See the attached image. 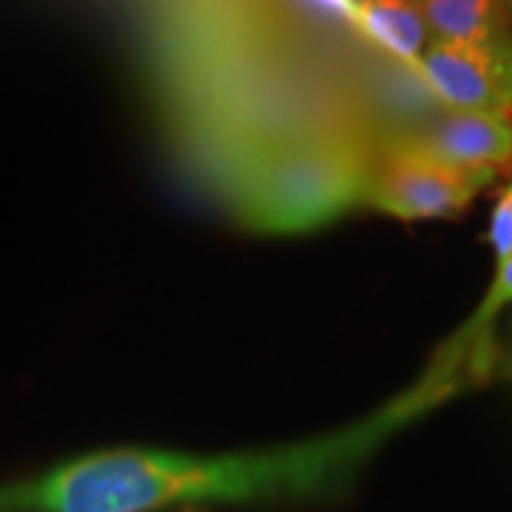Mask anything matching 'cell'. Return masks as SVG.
<instances>
[{"label": "cell", "mask_w": 512, "mask_h": 512, "mask_svg": "<svg viewBox=\"0 0 512 512\" xmlns=\"http://www.w3.org/2000/svg\"><path fill=\"white\" fill-rule=\"evenodd\" d=\"M456 384L421 379L402 399L330 436L288 447L188 456L120 447L66 461L46 476L0 490V512H160L188 504L313 498L348 481L393 433Z\"/></svg>", "instance_id": "cell-1"}, {"label": "cell", "mask_w": 512, "mask_h": 512, "mask_svg": "<svg viewBox=\"0 0 512 512\" xmlns=\"http://www.w3.org/2000/svg\"><path fill=\"white\" fill-rule=\"evenodd\" d=\"M376 151L345 131H293L251 146L231 174L228 202L245 228L302 234L362 208Z\"/></svg>", "instance_id": "cell-2"}, {"label": "cell", "mask_w": 512, "mask_h": 512, "mask_svg": "<svg viewBox=\"0 0 512 512\" xmlns=\"http://www.w3.org/2000/svg\"><path fill=\"white\" fill-rule=\"evenodd\" d=\"M493 180V171L444 165L393 137L373 154L362 208L407 222L450 220L464 214Z\"/></svg>", "instance_id": "cell-3"}, {"label": "cell", "mask_w": 512, "mask_h": 512, "mask_svg": "<svg viewBox=\"0 0 512 512\" xmlns=\"http://www.w3.org/2000/svg\"><path fill=\"white\" fill-rule=\"evenodd\" d=\"M413 74L447 109L512 114V37L493 43L430 40Z\"/></svg>", "instance_id": "cell-4"}, {"label": "cell", "mask_w": 512, "mask_h": 512, "mask_svg": "<svg viewBox=\"0 0 512 512\" xmlns=\"http://www.w3.org/2000/svg\"><path fill=\"white\" fill-rule=\"evenodd\" d=\"M427 157L464 171H498L512 160V123L484 111L444 109L396 134Z\"/></svg>", "instance_id": "cell-5"}, {"label": "cell", "mask_w": 512, "mask_h": 512, "mask_svg": "<svg viewBox=\"0 0 512 512\" xmlns=\"http://www.w3.org/2000/svg\"><path fill=\"white\" fill-rule=\"evenodd\" d=\"M353 26L382 52L416 72L430 32L416 0H359Z\"/></svg>", "instance_id": "cell-6"}, {"label": "cell", "mask_w": 512, "mask_h": 512, "mask_svg": "<svg viewBox=\"0 0 512 512\" xmlns=\"http://www.w3.org/2000/svg\"><path fill=\"white\" fill-rule=\"evenodd\" d=\"M430 40L493 43L512 37L504 0H416Z\"/></svg>", "instance_id": "cell-7"}, {"label": "cell", "mask_w": 512, "mask_h": 512, "mask_svg": "<svg viewBox=\"0 0 512 512\" xmlns=\"http://www.w3.org/2000/svg\"><path fill=\"white\" fill-rule=\"evenodd\" d=\"M512 305V256L495 265L493 285L487 296L481 299L478 311L464 322V328L441 348L436 362L430 367V373L424 379L430 382H453V373L461 365V359H476V353L484 348V339L490 336V328L495 325L498 313Z\"/></svg>", "instance_id": "cell-8"}, {"label": "cell", "mask_w": 512, "mask_h": 512, "mask_svg": "<svg viewBox=\"0 0 512 512\" xmlns=\"http://www.w3.org/2000/svg\"><path fill=\"white\" fill-rule=\"evenodd\" d=\"M487 242L493 248L495 265L512 256V183L504 185L498 200H495L490 228H487Z\"/></svg>", "instance_id": "cell-9"}, {"label": "cell", "mask_w": 512, "mask_h": 512, "mask_svg": "<svg viewBox=\"0 0 512 512\" xmlns=\"http://www.w3.org/2000/svg\"><path fill=\"white\" fill-rule=\"evenodd\" d=\"M299 3L319 18L339 20V23H350V26H353L356 6H359V0H299Z\"/></svg>", "instance_id": "cell-10"}, {"label": "cell", "mask_w": 512, "mask_h": 512, "mask_svg": "<svg viewBox=\"0 0 512 512\" xmlns=\"http://www.w3.org/2000/svg\"><path fill=\"white\" fill-rule=\"evenodd\" d=\"M504 6H507V15H510V26H512V0H504Z\"/></svg>", "instance_id": "cell-11"}]
</instances>
